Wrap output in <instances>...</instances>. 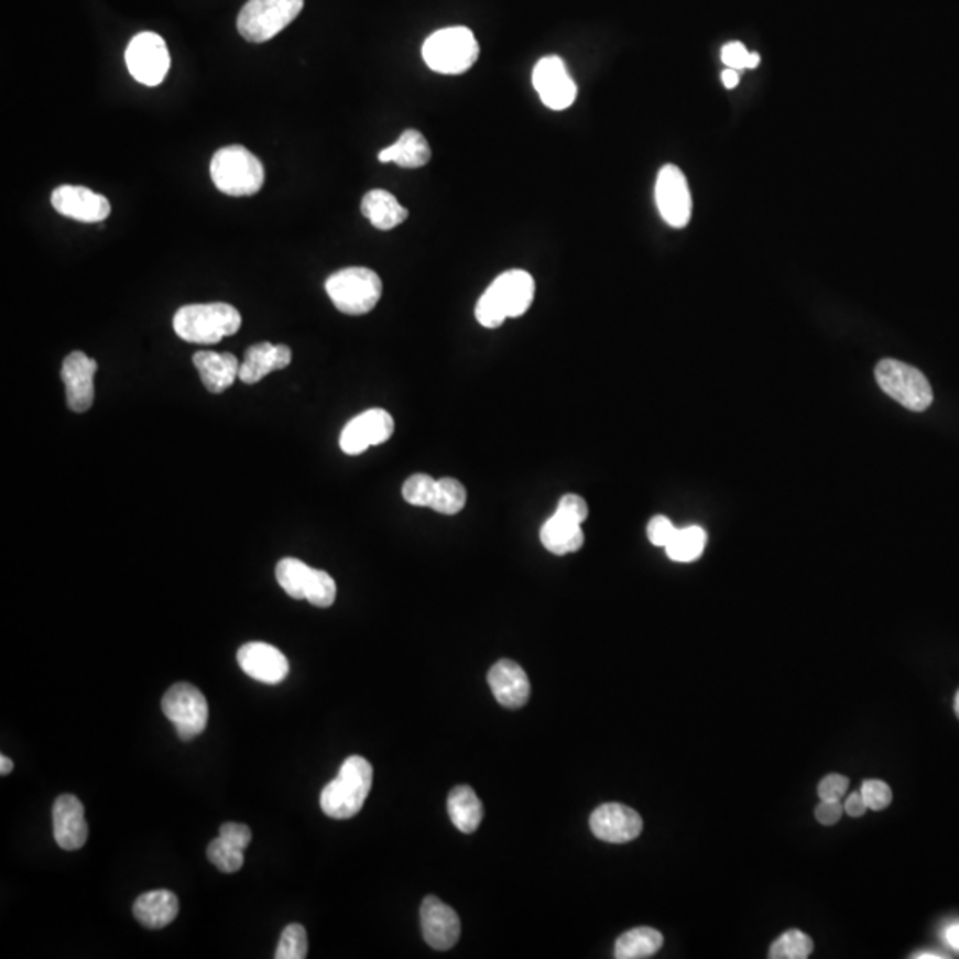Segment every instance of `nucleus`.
I'll return each mask as SVG.
<instances>
[{
  "label": "nucleus",
  "instance_id": "1",
  "mask_svg": "<svg viewBox=\"0 0 959 959\" xmlns=\"http://www.w3.org/2000/svg\"><path fill=\"white\" fill-rule=\"evenodd\" d=\"M535 297V280L526 271H506L478 298L475 317L487 329H497L506 318L523 317Z\"/></svg>",
  "mask_w": 959,
  "mask_h": 959
},
{
  "label": "nucleus",
  "instance_id": "2",
  "mask_svg": "<svg viewBox=\"0 0 959 959\" xmlns=\"http://www.w3.org/2000/svg\"><path fill=\"white\" fill-rule=\"evenodd\" d=\"M240 326L239 309L226 303L188 304L173 318L176 335L188 344H219L226 336L239 333Z\"/></svg>",
  "mask_w": 959,
  "mask_h": 959
},
{
  "label": "nucleus",
  "instance_id": "3",
  "mask_svg": "<svg viewBox=\"0 0 959 959\" xmlns=\"http://www.w3.org/2000/svg\"><path fill=\"white\" fill-rule=\"evenodd\" d=\"M373 767L359 755H352L341 764L335 781L324 787L320 807L333 819H350L363 808L372 791Z\"/></svg>",
  "mask_w": 959,
  "mask_h": 959
},
{
  "label": "nucleus",
  "instance_id": "4",
  "mask_svg": "<svg viewBox=\"0 0 959 959\" xmlns=\"http://www.w3.org/2000/svg\"><path fill=\"white\" fill-rule=\"evenodd\" d=\"M210 175L211 182L222 194L235 198L254 196L265 184L262 161L240 144L217 150L216 155L211 156Z\"/></svg>",
  "mask_w": 959,
  "mask_h": 959
},
{
  "label": "nucleus",
  "instance_id": "5",
  "mask_svg": "<svg viewBox=\"0 0 959 959\" xmlns=\"http://www.w3.org/2000/svg\"><path fill=\"white\" fill-rule=\"evenodd\" d=\"M422 54L428 68L437 74L460 75L477 63L480 45L471 29L457 25L431 34Z\"/></svg>",
  "mask_w": 959,
  "mask_h": 959
},
{
  "label": "nucleus",
  "instance_id": "6",
  "mask_svg": "<svg viewBox=\"0 0 959 959\" xmlns=\"http://www.w3.org/2000/svg\"><path fill=\"white\" fill-rule=\"evenodd\" d=\"M326 292L338 312L359 317L372 312L381 301L382 281L372 269L349 266L329 276Z\"/></svg>",
  "mask_w": 959,
  "mask_h": 959
},
{
  "label": "nucleus",
  "instance_id": "7",
  "mask_svg": "<svg viewBox=\"0 0 959 959\" xmlns=\"http://www.w3.org/2000/svg\"><path fill=\"white\" fill-rule=\"evenodd\" d=\"M304 8V0H249L240 11L237 28L251 43H265L288 28Z\"/></svg>",
  "mask_w": 959,
  "mask_h": 959
},
{
  "label": "nucleus",
  "instance_id": "8",
  "mask_svg": "<svg viewBox=\"0 0 959 959\" xmlns=\"http://www.w3.org/2000/svg\"><path fill=\"white\" fill-rule=\"evenodd\" d=\"M874 373L880 388L903 407L923 413L933 404L931 384L917 368L901 363L897 359H883Z\"/></svg>",
  "mask_w": 959,
  "mask_h": 959
},
{
  "label": "nucleus",
  "instance_id": "9",
  "mask_svg": "<svg viewBox=\"0 0 959 959\" xmlns=\"http://www.w3.org/2000/svg\"><path fill=\"white\" fill-rule=\"evenodd\" d=\"M276 579L281 588L297 601L306 599L317 608L331 607L336 601L335 579L326 570L312 569L297 558H283L276 565Z\"/></svg>",
  "mask_w": 959,
  "mask_h": 959
},
{
  "label": "nucleus",
  "instance_id": "10",
  "mask_svg": "<svg viewBox=\"0 0 959 959\" xmlns=\"http://www.w3.org/2000/svg\"><path fill=\"white\" fill-rule=\"evenodd\" d=\"M162 711L184 741L201 734L208 723V702L196 686L178 683L162 698Z\"/></svg>",
  "mask_w": 959,
  "mask_h": 959
},
{
  "label": "nucleus",
  "instance_id": "11",
  "mask_svg": "<svg viewBox=\"0 0 959 959\" xmlns=\"http://www.w3.org/2000/svg\"><path fill=\"white\" fill-rule=\"evenodd\" d=\"M124 61L130 75L144 86H159L171 66L166 42L155 33L133 36L124 52Z\"/></svg>",
  "mask_w": 959,
  "mask_h": 959
},
{
  "label": "nucleus",
  "instance_id": "12",
  "mask_svg": "<svg viewBox=\"0 0 959 959\" xmlns=\"http://www.w3.org/2000/svg\"><path fill=\"white\" fill-rule=\"evenodd\" d=\"M656 205L663 221L672 228H684L691 219V193L688 179L674 164H666L656 179Z\"/></svg>",
  "mask_w": 959,
  "mask_h": 959
},
{
  "label": "nucleus",
  "instance_id": "13",
  "mask_svg": "<svg viewBox=\"0 0 959 959\" xmlns=\"http://www.w3.org/2000/svg\"><path fill=\"white\" fill-rule=\"evenodd\" d=\"M533 88L537 89L542 103L552 111H565L578 97V86L570 77L564 59L544 57L533 68Z\"/></svg>",
  "mask_w": 959,
  "mask_h": 959
},
{
  "label": "nucleus",
  "instance_id": "14",
  "mask_svg": "<svg viewBox=\"0 0 959 959\" xmlns=\"http://www.w3.org/2000/svg\"><path fill=\"white\" fill-rule=\"evenodd\" d=\"M393 432H395L393 416L384 408H370L345 425L340 436V448L347 455L363 454L370 446L386 443L393 436Z\"/></svg>",
  "mask_w": 959,
  "mask_h": 959
},
{
  "label": "nucleus",
  "instance_id": "15",
  "mask_svg": "<svg viewBox=\"0 0 959 959\" xmlns=\"http://www.w3.org/2000/svg\"><path fill=\"white\" fill-rule=\"evenodd\" d=\"M52 207L61 216L69 217L78 222L106 221L111 216V203L106 196L95 193L83 185H61L52 193Z\"/></svg>",
  "mask_w": 959,
  "mask_h": 959
},
{
  "label": "nucleus",
  "instance_id": "16",
  "mask_svg": "<svg viewBox=\"0 0 959 959\" xmlns=\"http://www.w3.org/2000/svg\"><path fill=\"white\" fill-rule=\"evenodd\" d=\"M98 364L80 350L69 353L61 368L65 381L66 402L74 413H86L95 402V373Z\"/></svg>",
  "mask_w": 959,
  "mask_h": 959
},
{
  "label": "nucleus",
  "instance_id": "17",
  "mask_svg": "<svg viewBox=\"0 0 959 959\" xmlns=\"http://www.w3.org/2000/svg\"><path fill=\"white\" fill-rule=\"evenodd\" d=\"M590 828L597 839L624 844L642 833L643 821L633 808L620 804H607L597 807L590 816Z\"/></svg>",
  "mask_w": 959,
  "mask_h": 959
},
{
  "label": "nucleus",
  "instance_id": "18",
  "mask_svg": "<svg viewBox=\"0 0 959 959\" xmlns=\"http://www.w3.org/2000/svg\"><path fill=\"white\" fill-rule=\"evenodd\" d=\"M423 938L432 949L448 950L459 941L460 918L436 895H428L419 909Z\"/></svg>",
  "mask_w": 959,
  "mask_h": 959
},
{
  "label": "nucleus",
  "instance_id": "19",
  "mask_svg": "<svg viewBox=\"0 0 959 959\" xmlns=\"http://www.w3.org/2000/svg\"><path fill=\"white\" fill-rule=\"evenodd\" d=\"M237 660H239L240 668L258 683H281V680L286 679L290 672L285 654L269 643H246L243 647H240Z\"/></svg>",
  "mask_w": 959,
  "mask_h": 959
},
{
  "label": "nucleus",
  "instance_id": "20",
  "mask_svg": "<svg viewBox=\"0 0 959 959\" xmlns=\"http://www.w3.org/2000/svg\"><path fill=\"white\" fill-rule=\"evenodd\" d=\"M54 837L57 846L66 851L83 848L88 840V822L84 814V805L74 794H63L56 799L52 810Z\"/></svg>",
  "mask_w": 959,
  "mask_h": 959
},
{
  "label": "nucleus",
  "instance_id": "21",
  "mask_svg": "<svg viewBox=\"0 0 959 959\" xmlns=\"http://www.w3.org/2000/svg\"><path fill=\"white\" fill-rule=\"evenodd\" d=\"M492 694L500 706L506 709H519L528 702L530 680L526 672L510 660H501L492 666L487 675Z\"/></svg>",
  "mask_w": 959,
  "mask_h": 959
},
{
  "label": "nucleus",
  "instance_id": "22",
  "mask_svg": "<svg viewBox=\"0 0 959 959\" xmlns=\"http://www.w3.org/2000/svg\"><path fill=\"white\" fill-rule=\"evenodd\" d=\"M290 363H292L290 347L262 341L246 350L243 361L240 363L239 379L243 384H257L269 373L285 370Z\"/></svg>",
  "mask_w": 959,
  "mask_h": 959
},
{
  "label": "nucleus",
  "instance_id": "23",
  "mask_svg": "<svg viewBox=\"0 0 959 959\" xmlns=\"http://www.w3.org/2000/svg\"><path fill=\"white\" fill-rule=\"evenodd\" d=\"M193 361L194 367L198 368L203 386L216 395L230 390L235 381L239 379L240 363L233 353L201 350V352L194 353Z\"/></svg>",
  "mask_w": 959,
  "mask_h": 959
},
{
  "label": "nucleus",
  "instance_id": "24",
  "mask_svg": "<svg viewBox=\"0 0 959 959\" xmlns=\"http://www.w3.org/2000/svg\"><path fill=\"white\" fill-rule=\"evenodd\" d=\"M432 150L427 139L418 130H405L399 141L391 146L384 148L379 153L382 164H396L407 170H418L427 166L431 161Z\"/></svg>",
  "mask_w": 959,
  "mask_h": 959
},
{
  "label": "nucleus",
  "instance_id": "25",
  "mask_svg": "<svg viewBox=\"0 0 959 959\" xmlns=\"http://www.w3.org/2000/svg\"><path fill=\"white\" fill-rule=\"evenodd\" d=\"M178 897L171 891H152L133 903V917L150 929L170 926L178 917Z\"/></svg>",
  "mask_w": 959,
  "mask_h": 959
},
{
  "label": "nucleus",
  "instance_id": "26",
  "mask_svg": "<svg viewBox=\"0 0 959 959\" xmlns=\"http://www.w3.org/2000/svg\"><path fill=\"white\" fill-rule=\"evenodd\" d=\"M361 211L373 228L381 231H390L402 222L407 221V208L400 205L399 199L388 190L373 188L367 193L361 201Z\"/></svg>",
  "mask_w": 959,
  "mask_h": 959
},
{
  "label": "nucleus",
  "instance_id": "27",
  "mask_svg": "<svg viewBox=\"0 0 959 959\" xmlns=\"http://www.w3.org/2000/svg\"><path fill=\"white\" fill-rule=\"evenodd\" d=\"M542 546L553 555L564 556L584 547L585 535L581 524L570 523L560 515L547 519L541 530Z\"/></svg>",
  "mask_w": 959,
  "mask_h": 959
},
{
  "label": "nucleus",
  "instance_id": "28",
  "mask_svg": "<svg viewBox=\"0 0 959 959\" xmlns=\"http://www.w3.org/2000/svg\"><path fill=\"white\" fill-rule=\"evenodd\" d=\"M448 814L462 833H473L482 822V802L469 785H459L448 796Z\"/></svg>",
  "mask_w": 959,
  "mask_h": 959
},
{
  "label": "nucleus",
  "instance_id": "29",
  "mask_svg": "<svg viewBox=\"0 0 959 959\" xmlns=\"http://www.w3.org/2000/svg\"><path fill=\"white\" fill-rule=\"evenodd\" d=\"M663 947V935L652 927H636L624 933L615 944V958L643 959L656 955Z\"/></svg>",
  "mask_w": 959,
  "mask_h": 959
},
{
  "label": "nucleus",
  "instance_id": "30",
  "mask_svg": "<svg viewBox=\"0 0 959 959\" xmlns=\"http://www.w3.org/2000/svg\"><path fill=\"white\" fill-rule=\"evenodd\" d=\"M707 533L700 526H688V528L677 530L671 544L665 547L666 555L674 562L679 564H689L702 556L706 549Z\"/></svg>",
  "mask_w": 959,
  "mask_h": 959
},
{
  "label": "nucleus",
  "instance_id": "31",
  "mask_svg": "<svg viewBox=\"0 0 959 959\" xmlns=\"http://www.w3.org/2000/svg\"><path fill=\"white\" fill-rule=\"evenodd\" d=\"M466 501H468L466 487L459 480L442 478L437 480L436 498L432 501L431 509L443 515H455L466 506Z\"/></svg>",
  "mask_w": 959,
  "mask_h": 959
},
{
  "label": "nucleus",
  "instance_id": "32",
  "mask_svg": "<svg viewBox=\"0 0 959 959\" xmlns=\"http://www.w3.org/2000/svg\"><path fill=\"white\" fill-rule=\"evenodd\" d=\"M814 944L813 938L799 931V929H791L784 933L781 938H776L772 949H770V958L772 959H807L813 955Z\"/></svg>",
  "mask_w": 959,
  "mask_h": 959
},
{
  "label": "nucleus",
  "instance_id": "33",
  "mask_svg": "<svg viewBox=\"0 0 959 959\" xmlns=\"http://www.w3.org/2000/svg\"><path fill=\"white\" fill-rule=\"evenodd\" d=\"M436 491L437 480L428 475H413L405 480L404 487H402V497L411 505L431 509L432 501L436 498Z\"/></svg>",
  "mask_w": 959,
  "mask_h": 959
},
{
  "label": "nucleus",
  "instance_id": "34",
  "mask_svg": "<svg viewBox=\"0 0 959 959\" xmlns=\"http://www.w3.org/2000/svg\"><path fill=\"white\" fill-rule=\"evenodd\" d=\"M208 860L221 872H237L243 865V849L226 842L225 839L211 840L207 849Z\"/></svg>",
  "mask_w": 959,
  "mask_h": 959
},
{
  "label": "nucleus",
  "instance_id": "35",
  "mask_svg": "<svg viewBox=\"0 0 959 959\" xmlns=\"http://www.w3.org/2000/svg\"><path fill=\"white\" fill-rule=\"evenodd\" d=\"M308 956V935L301 924H290L281 935L276 959H304Z\"/></svg>",
  "mask_w": 959,
  "mask_h": 959
},
{
  "label": "nucleus",
  "instance_id": "36",
  "mask_svg": "<svg viewBox=\"0 0 959 959\" xmlns=\"http://www.w3.org/2000/svg\"><path fill=\"white\" fill-rule=\"evenodd\" d=\"M860 793L871 810H883L892 804V789L885 782L865 781Z\"/></svg>",
  "mask_w": 959,
  "mask_h": 959
},
{
  "label": "nucleus",
  "instance_id": "37",
  "mask_svg": "<svg viewBox=\"0 0 959 959\" xmlns=\"http://www.w3.org/2000/svg\"><path fill=\"white\" fill-rule=\"evenodd\" d=\"M555 514L567 519L570 523L581 524L585 519L588 517L587 501H585L584 498L578 497V494H565V497L558 501Z\"/></svg>",
  "mask_w": 959,
  "mask_h": 959
},
{
  "label": "nucleus",
  "instance_id": "38",
  "mask_svg": "<svg viewBox=\"0 0 959 959\" xmlns=\"http://www.w3.org/2000/svg\"><path fill=\"white\" fill-rule=\"evenodd\" d=\"M675 532H677V528H675L671 519L665 517V515H656V517H652L649 521L647 537L654 546H668L672 538H674Z\"/></svg>",
  "mask_w": 959,
  "mask_h": 959
},
{
  "label": "nucleus",
  "instance_id": "39",
  "mask_svg": "<svg viewBox=\"0 0 959 959\" xmlns=\"http://www.w3.org/2000/svg\"><path fill=\"white\" fill-rule=\"evenodd\" d=\"M849 789V778L844 775H828L819 782V787H817V793H819V798L821 799H830V802H840V798L848 793Z\"/></svg>",
  "mask_w": 959,
  "mask_h": 959
},
{
  "label": "nucleus",
  "instance_id": "40",
  "mask_svg": "<svg viewBox=\"0 0 959 959\" xmlns=\"http://www.w3.org/2000/svg\"><path fill=\"white\" fill-rule=\"evenodd\" d=\"M219 837L225 839L226 842H230V844L237 846V848L246 849L249 844H251V830L242 822H225L222 825L221 830H219Z\"/></svg>",
  "mask_w": 959,
  "mask_h": 959
},
{
  "label": "nucleus",
  "instance_id": "41",
  "mask_svg": "<svg viewBox=\"0 0 959 959\" xmlns=\"http://www.w3.org/2000/svg\"><path fill=\"white\" fill-rule=\"evenodd\" d=\"M749 57L750 52L747 51V46L741 42H732L727 43L723 48H721V59L726 63L729 68L732 69H744L749 66Z\"/></svg>",
  "mask_w": 959,
  "mask_h": 959
},
{
  "label": "nucleus",
  "instance_id": "42",
  "mask_svg": "<svg viewBox=\"0 0 959 959\" xmlns=\"http://www.w3.org/2000/svg\"><path fill=\"white\" fill-rule=\"evenodd\" d=\"M842 814H844V805L840 802H830V799H821V804L817 805L816 808L817 821L827 825V827L836 825Z\"/></svg>",
  "mask_w": 959,
  "mask_h": 959
},
{
  "label": "nucleus",
  "instance_id": "43",
  "mask_svg": "<svg viewBox=\"0 0 959 959\" xmlns=\"http://www.w3.org/2000/svg\"><path fill=\"white\" fill-rule=\"evenodd\" d=\"M868 808V804H865L862 793H853L851 796H848V799H846L844 813L849 814L851 817L863 816Z\"/></svg>",
  "mask_w": 959,
  "mask_h": 959
},
{
  "label": "nucleus",
  "instance_id": "44",
  "mask_svg": "<svg viewBox=\"0 0 959 959\" xmlns=\"http://www.w3.org/2000/svg\"><path fill=\"white\" fill-rule=\"evenodd\" d=\"M721 83L726 86L727 89H734L739 86V72L738 69H726L723 74H721Z\"/></svg>",
  "mask_w": 959,
  "mask_h": 959
},
{
  "label": "nucleus",
  "instance_id": "45",
  "mask_svg": "<svg viewBox=\"0 0 959 959\" xmlns=\"http://www.w3.org/2000/svg\"><path fill=\"white\" fill-rule=\"evenodd\" d=\"M946 941L952 949L959 950V924L947 926Z\"/></svg>",
  "mask_w": 959,
  "mask_h": 959
},
{
  "label": "nucleus",
  "instance_id": "46",
  "mask_svg": "<svg viewBox=\"0 0 959 959\" xmlns=\"http://www.w3.org/2000/svg\"><path fill=\"white\" fill-rule=\"evenodd\" d=\"M11 772H13V761L6 758V755H2V758H0V773L6 776L10 775Z\"/></svg>",
  "mask_w": 959,
  "mask_h": 959
},
{
  "label": "nucleus",
  "instance_id": "47",
  "mask_svg": "<svg viewBox=\"0 0 959 959\" xmlns=\"http://www.w3.org/2000/svg\"><path fill=\"white\" fill-rule=\"evenodd\" d=\"M759 63H761V56H759V54H753L752 52V54H750L749 66H747V68H758Z\"/></svg>",
  "mask_w": 959,
  "mask_h": 959
},
{
  "label": "nucleus",
  "instance_id": "48",
  "mask_svg": "<svg viewBox=\"0 0 959 959\" xmlns=\"http://www.w3.org/2000/svg\"><path fill=\"white\" fill-rule=\"evenodd\" d=\"M914 958H917V959H926V958L940 959L941 956H938V955H917V956H914Z\"/></svg>",
  "mask_w": 959,
  "mask_h": 959
},
{
  "label": "nucleus",
  "instance_id": "49",
  "mask_svg": "<svg viewBox=\"0 0 959 959\" xmlns=\"http://www.w3.org/2000/svg\"><path fill=\"white\" fill-rule=\"evenodd\" d=\"M955 711H956V717L959 718V691H958V694H956V698H955Z\"/></svg>",
  "mask_w": 959,
  "mask_h": 959
}]
</instances>
